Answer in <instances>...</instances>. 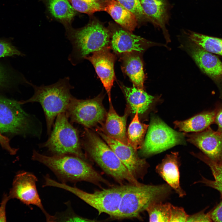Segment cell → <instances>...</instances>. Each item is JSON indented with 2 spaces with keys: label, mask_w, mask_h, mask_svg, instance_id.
Returning a JSON list of instances; mask_svg holds the SVG:
<instances>
[{
  "label": "cell",
  "mask_w": 222,
  "mask_h": 222,
  "mask_svg": "<svg viewBox=\"0 0 222 222\" xmlns=\"http://www.w3.org/2000/svg\"><path fill=\"white\" fill-rule=\"evenodd\" d=\"M86 151L106 174L120 185L125 182L135 185L141 183L132 175L114 152L96 134L87 129L85 130Z\"/></svg>",
  "instance_id": "obj_5"
},
{
  "label": "cell",
  "mask_w": 222,
  "mask_h": 222,
  "mask_svg": "<svg viewBox=\"0 0 222 222\" xmlns=\"http://www.w3.org/2000/svg\"><path fill=\"white\" fill-rule=\"evenodd\" d=\"M104 10L125 30L132 32L138 25L135 16L116 0H108Z\"/></svg>",
  "instance_id": "obj_22"
},
{
  "label": "cell",
  "mask_w": 222,
  "mask_h": 222,
  "mask_svg": "<svg viewBox=\"0 0 222 222\" xmlns=\"http://www.w3.org/2000/svg\"><path fill=\"white\" fill-rule=\"evenodd\" d=\"M97 133L115 154L132 175L138 180L142 179L147 172L149 165L140 158L130 145H126L109 136L101 130Z\"/></svg>",
  "instance_id": "obj_12"
},
{
  "label": "cell",
  "mask_w": 222,
  "mask_h": 222,
  "mask_svg": "<svg viewBox=\"0 0 222 222\" xmlns=\"http://www.w3.org/2000/svg\"><path fill=\"white\" fill-rule=\"evenodd\" d=\"M68 118L65 113L59 114L49 138L40 146L46 148L52 155L71 154L85 160L78 131Z\"/></svg>",
  "instance_id": "obj_7"
},
{
  "label": "cell",
  "mask_w": 222,
  "mask_h": 222,
  "mask_svg": "<svg viewBox=\"0 0 222 222\" xmlns=\"http://www.w3.org/2000/svg\"><path fill=\"white\" fill-rule=\"evenodd\" d=\"M193 154L209 167L214 179V180H210L202 176L201 179L196 183H202L213 188L222 195V163L214 161L202 153Z\"/></svg>",
  "instance_id": "obj_25"
},
{
  "label": "cell",
  "mask_w": 222,
  "mask_h": 222,
  "mask_svg": "<svg viewBox=\"0 0 222 222\" xmlns=\"http://www.w3.org/2000/svg\"><path fill=\"white\" fill-rule=\"evenodd\" d=\"M19 101L0 96V130L2 133L25 134L31 126L30 116L21 108Z\"/></svg>",
  "instance_id": "obj_10"
},
{
  "label": "cell",
  "mask_w": 222,
  "mask_h": 222,
  "mask_svg": "<svg viewBox=\"0 0 222 222\" xmlns=\"http://www.w3.org/2000/svg\"><path fill=\"white\" fill-rule=\"evenodd\" d=\"M152 43L125 30L119 29L111 35L110 46L113 52L119 56L132 52L140 53Z\"/></svg>",
  "instance_id": "obj_16"
},
{
  "label": "cell",
  "mask_w": 222,
  "mask_h": 222,
  "mask_svg": "<svg viewBox=\"0 0 222 222\" xmlns=\"http://www.w3.org/2000/svg\"><path fill=\"white\" fill-rule=\"evenodd\" d=\"M149 125L141 123L137 112L128 129L127 137L129 144L136 151L142 147Z\"/></svg>",
  "instance_id": "obj_26"
},
{
  "label": "cell",
  "mask_w": 222,
  "mask_h": 222,
  "mask_svg": "<svg viewBox=\"0 0 222 222\" xmlns=\"http://www.w3.org/2000/svg\"><path fill=\"white\" fill-rule=\"evenodd\" d=\"M216 111L213 110L203 112L183 121H175V127L184 133L198 132L204 130L214 123Z\"/></svg>",
  "instance_id": "obj_23"
},
{
  "label": "cell",
  "mask_w": 222,
  "mask_h": 222,
  "mask_svg": "<svg viewBox=\"0 0 222 222\" xmlns=\"http://www.w3.org/2000/svg\"><path fill=\"white\" fill-rule=\"evenodd\" d=\"M65 28L67 38L72 46L68 59L73 65L91 53L110 48V33L99 23L92 22L78 29L72 28L71 25Z\"/></svg>",
  "instance_id": "obj_4"
},
{
  "label": "cell",
  "mask_w": 222,
  "mask_h": 222,
  "mask_svg": "<svg viewBox=\"0 0 222 222\" xmlns=\"http://www.w3.org/2000/svg\"><path fill=\"white\" fill-rule=\"evenodd\" d=\"M110 48L97 51L85 58L93 65L108 94L109 103H112L111 92L115 79L114 65L116 55Z\"/></svg>",
  "instance_id": "obj_14"
},
{
  "label": "cell",
  "mask_w": 222,
  "mask_h": 222,
  "mask_svg": "<svg viewBox=\"0 0 222 222\" xmlns=\"http://www.w3.org/2000/svg\"><path fill=\"white\" fill-rule=\"evenodd\" d=\"M171 204L162 202L154 203L146 209L150 222H170Z\"/></svg>",
  "instance_id": "obj_28"
},
{
  "label": "cell",
  "mask_w": 222,
  "mask_h": 222,
  "mask_svg": "<svg viewBox=\"0 0 222 222\" xmlns=\"http://www.w3.org/2000/svg\"><path fill=\"white\" fill-rule=\"evenodd\" d=\"M0 143L2 147L12 154H15L17 149L11 148L9 144V140L8 138L3 135L0 130Z\"/></svg>",
  "instance_id": "obj_37"
},
{
  "label": "cell",
  "mask_w": 222,
  "mask_h": 222,
  "mask_svg": "<svg viewBox=\"0 0 222 222\" xmlns=\"http://www.w3.org/2000/svg\"><path fill=\"white\" fill-rule=\"evenodd\" d=\"M120 86L125 97L132 113L143 114L150 107L154 100V97L148 94L143 89L133 85L132 87L120 84Z\"/></svg>",
  "instance_id": "obj_21"
},
{
  "label": "cell",
  "mask_w": 222,
  "mask_h": 222,
  "mask_svg": "<svg viewBox=\"0 0 222 222\" xmlns=\"http://www.w3.org/2000/svg\"><path fill=\"white\" fill-rule=\"evenodd\" d=\"M44 0L47 10L54 18L65 27L70 26L76 13L68 0Z\"/></svg>",
  "instance_id": "obj_24"
},
{
  "label": "cell",
  "mask_w": 222,
  "mask_h": 222,
  "mask_svg": "<svg viewBox=\"0 0 222 222\" xmlns=\"http://www.w3.org/2000/svg\"><path fill=\"white\" fill-rule=\"evenodd\" d=\"M188 35L193 43L209 52L222 56V38L191 31Z\"/></svg>",
  "instance_id": "obj_27"
},
{
  "label": "cell",
  "mask_w": 222,
  "mask_h": 222,
  "mask_svg": "<svg viewBox=\"0 0 222 222\" xmlns=\"http://www.w3.org/2000/svg\"><path fill=\"white\" fill-rule=\"evenodd\" d=\"M139 53H125L120 56V59L123 72L128 76L134 86L143 89L145 75L143 63Z\"/></svg>",
  "instance_id": "obj_20"
},
{
  "label": "cell",
  "mask_w": 222,
  "mask_h": 222,
  "mask_svg": "<svg viewBox=\"0 0 222 222\" xmlns=\"http://www.w3.org/2000/svg\"><path fill=\"white\" fill-rule=\"evenodd\" d=\"M185 136L184 133L174 130L158 117H153L139 153L148 157L185 144Z\"/></svg>",
  "instance_id": "obj_8"
},
{
  "label": "cell",
  "mask_w": 222,
  "mask_h": 222,
  "mask_svg": "<svg viewBox=\"0 0 222 222\" xmlns=\"http://www.w3.org/2000/svg\"><path fill=\"white\" fill-rule=\"evenodd\" d=\"M103 96L100 94L90 99L72 100L65 113L71 122L90 128L102 123L106 113L102 105Z\"/></svg>",
  "instance_id": "obj_9"
},
{
  "label": "cell",
  "mask_w": 222,
  "mask_h": 222,
  "mask_svg": "<svg viewBox=\"0 0 222 222\" xmlns=\"http://www.w3.org/2000/svg\"><path fill=\"white\" fill-rule=\"evenodd\" d=\"M215 109L216 113L214 123L218 126L217 131L222 134V102L217 103Z\"/></svg>",
  "instance_id": "obj_35"
},
{
  "label": "cell",
  "mask_w": 222,
  "mask_h": 222,
  "mask_svg": "<svg viewBox=\"0 0 222 222\" xmlns=\"http://www.w3.org/2000/svg\"><path fill=\"white\" fill-rule=\"evenodd\" d=\"M67 208L66 210L60 213H57L54 216V221L86 222L94 221L76 214L72 209L70 202L66 203Z\"/></svg>",
  "instance_id": "obj_31"
},
{
  "label": "cell",
  "mask_w": 222,
  "mask_h": 222,
  "mask_svg": "<svg viewBox=\"0 0 222 222\" xmlns=\"http://www.w3.org/2000/svg\"><path fill=\"white\" fill-rule=\"evenodd\" d=\"M171 189L167 184H126L118 210L113 218H139L150 205L164 200L170 194Z\"/></svg>",
  "instance_id": "obj_3"
},
{
  "label": "cell",
  "mask_w": 222,
  "mask_h": 222,
  "mask_svg": "<svg viewBox=\"0 0 222 222\" xmlns=\"http://www.w3.org/2000/svg\"><path fill=\"white\" fill-rule=\"evenodd\" d=\"M205 210L193 215H189L187 222H212L209 212L205 213Z\"/></svg>",
  "instance_id": "obj_34"
},
{
  "label": "cell",
  "mask_w": 222,
  "mask_h": 222,
  "mask_svg": "<svg viewBox=\"0 0 222 222\" xmlns=\"http://www.w3.org/2000/svg\"><path fill=\"white\" fill-rule=\"evenodd\" d=\"M23 54L10 43L0 39V58L15 55L23 56Z\"/></svg>",
  "instance_id": "obj_32"
},
{
  "label": "cell",
  "mask_w": 222,
  "mask_h": 222,
  "mask_svg": "<svg viewBox=\"0 0 222 222\" xmlns=\"http://www.w3.org/2000/svg\"><path fill=\"white\" fill-rule=\"evenodd\" d=\"M209 213L212 221L222 222V200Z\"/></svg>",
  "instance_id": "obj_36"
},
{
  "label": "cell",
  "mask_w": 222,
  "mask_h": 222,
  "mask_svg": "<svg viewBox=\"0 0 222 222\" xmlns=\"http://www.w3.org/2000/svg\"><path fill=\"white\" fill-rule=\"evenodd\" d=\"M8 80V76L5 69L0 64V88L5 86Z\"/></svg>",
  "instance_id": "obj_38"
},
{
  "label": "cell",
  "mask_w": 222,
  "mask_h": 222,
  "mask_svg": "<svg viewBox=\"0 0 222 222\" xmlns=\"http://www.w3.org/2000/svg\"><path fill=\"white\" fill-rule=\"evenodd\" d=\"M76 10L91 15L97 11L104 10V7L95 0H68Z\"/></svg>",
  "instance_id": "obj_29"
},
{
  "label": "cell",
  "mask_w": 222,
  "mask_h": 222,
  "mask_svg": "<svg viewBox=\"0 0 222 222\" xmlns=\"http://www.w3.org/2000/svg\"><path fill=\"white\" fill-rule=\"evenodd\" d=\"M129 110L126 109L124 115L120 116L116 113L112 103H109L103 132L109 136L126 145H129L126 133V124Z\"/></svg>",
  "instance_id": "obj_18"
},
{
  "label": "cell",
  "mask_w": 222,
  "mask_h": 222,
  "mask_svg": "<svg viewBox=\"0 0 222 222\" xmlns=\"http://www.w3.org/2000/svg\"><path fill=\"white\" fill-rule=\"evenodd\" d=\"M116 0L131 12L136 17L138 22L148 21L144 12L140 0Z\"/></svg>",
  "instance_id": "obj_30"
},
{
  "label": "cell",
  "mask_w": 222,
  "mask_h": 222,
  "mask_svg": "<svg viewBox=\"0 0 222 222\" xmlns=\"http://www.w3.org/2000/svg\"><path fill=\"white\" fill-rule=\"evenodd\" d=\"M188 216L182 208L171 204L170 222H187Z\"/></svg>",
  "instance_id": "obj_33"
},
{
  "label": "cell",
  "mask_w": 222,
  "mask_h": 222,
  "mask_svg": "<svg viewBox=\"0 0 222 222\" xmlns=\"http://www.w3.org/2000/svg\"><path fill=\"white\" fill-rule=\"evenodd\" d=\"M32 159L48 168L62 183L83 181L100 187L102 183L112 186L85 159L77 156L71 154L48 156L35 150Z\"/></svg>",
  "instance_id": "obj_1"
},
{
  "label": "cell",
  "mask_w": 222,
  "mask_h": 222,
  "mask_svg": "<svg viewBox=\"0 0 222 222\" xmlns=\"http://www.w3.org/2000/svg\"><path fill=\"white\" fill-rule=\"evenodd\" d=\"M37 181V177L32 173L25 171L18 174L13 180L9 199L17 198L27 205L36 206L44 214L47 221L54 222V216L47 213L42 204L36 188Z\"/></svg>",
  "instance_id": "obj_11"
},
{
  "label": "cell",
  "mask_w": 222,
  "mask_h": 222,
  "mask_svg": "<svg viewBox=\"0 0 222 222\" xmlns=\"http://www.w3.org/2000/svg\"><path fill=\"white\" fill-rule=\"evenodd\" d=\"M45 185L68 191L96 209L99 215L105 213L113 218L118 210L126 184L103 189L91 193L69 186L65 183L58 182L50 177L46 179Z\"/></svg>",
  "instance_id": "obj_6"
},
{
  "label": "cell",
  "mask_w": 222,
  "mask_h": 222,
  "mask_svg": "<svg viewBox=\"0 0 222 222\" xmlns=\"http://www.w3.org/2000/svg\"><path fill=\"white\" fill-rule=\"evenodd\" d=\"M142 7L149 21L156 27L161 29L168 39L166 28L168 23V5L166 0H140Z\"/></svg>",
  "instance_id": "obj_19"
},
{
  "label": "cell",
  "mask_w": 222,
  "mask_h": 222,
  "mask_svg": "<svg viewBox=\"0 0 222 222\" xmlns=\"http://www.w3.org/2000/svg\"><path fill=\"white\" fill-rule=\"evenodd\" d=\"M188 141L212 160L222 163V134L210 127L201 132L187 135Z\"/></svg>",
  "instance_id": "obj_15"
},
{
  "label": "cell",
  "mask_w": 222,
  "mask_h": 222,
  "mask_svg": "<svg viewBox=\"0 0 222 222\" xmlns=\"http://www.w3.org/2000/svg\"><path fill=\"white\" fill-rule=\"evenodd\" d=\"M189 52L201 71L216 84L222 98V62L218 57L192 42L187 47Z\"/></svg>",
  "instance_id": "obj_13"
},
{
  "label": "cell",
  "mask_w": 222,
  "mask_h": 222,
  "mask_svg": "<svg viewBox=\"0 0 222 222\" xmlns=\"http://www.w3.org/2000/svg\"><path fill=\"white\" fill-rule=\"evenodd\" d=\"M179 158L177 152L166 155L156 166L155 171L179 197H182L186 195V193L180 184Z\"/></svg>",
  "instance_id": "obj_17"
},
{
  "label": "cell",
  "mask_w": 222,
  "mask_h": 222,
  "mask_svg": "<svg viewBox=\"0 0 222 222\" xmlns=\"http://www.w3.org/2000/svg\"><path fill=\"white\" fill-rule=\"evenodd\" d=\"M9 199L8 197H6L2 203V204L0 207V221H5L6 216H5V206L7 201Z\"/></svg>",
  "instance_id": "obj_39"
},
{
  "label": "cell",
  "mask_w": 222,
  "mask_h": 222,
  "mask_svg": "<svg viewBox=\"0 0 222 222\" xmlns=\"http://www.w3.org/2000/svg\"><path fill=\"white\" fill-rule=\"evenodd\" d=\"M29 84L34 90L33 95L29 99L19 102L21 104L35 102L40 104L44 113L47 133L50 135L56 118L60 113H66L74 97L70 92L73 87L70 84L68 77L60 79L56 83L48 85Z\"/></svg>",
  "instance_id": "obj_2"
}]
</instances>
